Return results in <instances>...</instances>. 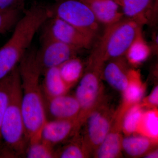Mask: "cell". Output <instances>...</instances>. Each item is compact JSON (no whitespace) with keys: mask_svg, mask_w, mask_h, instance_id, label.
I'll use <instances>...</instances> for the list:
<instances>
[{"mask_svg":"<svg viewBox=\"0 0 158 158\" xmlns=\"http://www.w3.org/2000/svg\"><path fill=\"white\" fill-rule=\"evenodd\" d=\"M108 61V64L103 69L102 77L111 86L123 92L128 84L130 69L127 68L124 56L113 58Z\"/></svg>","mask_w":158,"mask_h":158,"instance_id":"cell-13","label":"cell"},{"mask_svg":"<svg viewBox=\"0 0 158 158\" xmlns=\"http://www.w3.org/2000/svg\"><path fill=\"white\" fill-rule=\"evenodd\" d=\"M51 17L50 7L37 3L24 12L11 37L0 48V81L18 66L37 31Z\"/></svg>","mask_w":158,"mask_h":158,"instance_id":"cell-2","label":"cell"},{"mask_svg":"<svg viewBox=\"0 0 158 158\" xmlns=\"http://www.w3.org/2000/svg\"><path fill=\"white\" fill-rule=\"evenodd\" d=\"M123 116L117 115L116 124L112 127L110 132L95 152L98 158H116L121 156L122 138L120 131Z\"/></svg>","mask_w":158,"mask_h":158,"instance_id":"cell-14","label":"cell"},{"mask_svg":"<svg viewBox=\"0 0 158 158\" xmlns=\"http://www.w3.org/2000/svg\"><path fill=\"white\" fill-rule=\"evenodd\" d=\"M145 103L153 107H156L158 105V87L156 86L151 93L148 97Z\"/></svg>","mask_w":158,"mask_h":158,"instance_id":"cell-28","label":"cell"},{"mask_svg":"<svg viewBox=\"0 0 158 158\" xmlns=\"http://www.w3.org/2000/svg\"><path fill=\"white\" fill-rule=\"evenodd\" d=\"M151 52V48L144 40L142 33L136 37L125 56L132 65H138L147 59Z\"/></svg>","mask_w":158,"mask_h":158,"instance_id":"cell-20","label":"cell"},{"mask_svg":"<svg viewBox=\"0 0 158 158\" xmlns=\"http://www.w3.org/2000/svg\"><path fill=\"white\" fill-rule=\"evenodd\" d=\"M104 63L89 59L87 69L79 81L74 96L81 107L78 121L81 127L87 116L99 103Z\"/></svg>","mask_w":158,"mask_h":158,"instance_id":"cell-6","label":"cell"},{"mask_svg":"<svg viewBox=\"0 0 158 158\" xmlns=\"http://www.w3.org/2000/svg\"><path fill=\"white\" fill-rule=\"evenodd\" d=\"M59 68L62 80L69 89L79 82L84 74V64L77 56L69 59Z\"/></svg>","mask_w":158,"mask_h":158,"instance_id":"cell-19","label":"cell"},{"mask_svg":"<svg viewBox=\"0 0 158 158\" xmlns=\"http://www.w3.org/2000/svg\"><path fill=\"white\" fill-rule=\"evenodd\" d=\"M0 136L1 158L23 157L29 139L22 111L18 67L15 70L9 104L2 122Z\"/></svg>","mask_w":158,"mask_h":158,"instance_id":"cell-3","label":"cell"},{"mask_svg":"<svg viewBox=\"0 0 158 158\" xmlns=\"http://www.w3.org/2000/svg\"><path fill=\"white\" fill-rule=\"evenodd\" d=\"M44 101L46 115L47 113L52 119H77L78 121L81 107L74 95L65 94L44 99Z\"/></svg>","mask_w":158,"mask_h":158,"instance_id":"cell-11","label":"cell"},{"mask_svg":"<svg viewBox=\"0 0 158 158\" xmlns=\"http://www.w3.org/2000/svg\"><path fill=\"white\" fill-rule=\"evenodd\" d=\"M128 84L123 93L124 103L122 108L128 110L142 99L145 91V87L139 73L130 69L128 73Z\"/></svg>","mask_w":158,"mask_h":158,"instance_id":"cell-17","label":"cell"},{"mask_svg":"<svg viewBox=\"0 0 158 158\" xmlns=\"http://www.w3.org/2000/svg\"><path fill=\"white\" fill-rule=\"evenodd\" d=\"M142 25L126 18L112 25L106 27L93 46L90 56L105 63L113 58L124 56L139 34Z\"/></svg>","mask_w":158,"mask_h":158,"instance_id":"cell-4","label":"cell"},{"mask_svg":"<svg viewBox=\"0 0 158 158\" xmlns=\"http://www.w3.org/2000/svg\"><path fill=\"white\" fill-rule=\"evenodd\" d=\"M23 10L21 9L0 10V34L6 33L14 28L22 17Z\"/></svg>","mask_w":158,"mask_h":158,"instance_id":"cell-26","label":"cell"},{"mask_svg":"<svg viewBox=\"0 0 158 158\" xmlns=\"http://www.w3.org/2000/svg\"><path fill=\"white\" fill-rule=\"evenodd\" d=\"M23 157L55 158L56 150L54 147L40 138L36 141L29 142Z\"/></svg>","mask_w":158,"mask_h":158,"instance_id":"cell-23","label":"cell"},{"mask_svg":"<svg viewBox=\"0 0 158 158\" xmlns=\"http://www.w3.org/2000/svg\"><path fill=\"white\" fill-rule=\"evenodd\" d=\"M115 114L99 102L87 116L84 123H86L85 135L81 138L88 153L96 151L110 132Z\"/></svg>","mask_w":158,"mask_h":158,"instance_id":"cell-7","label":"cell"},{"mask_svg":"<svg viewBox=\"0 0 158 158\" xmlns=\"http://www.w3.org/2000/svg\"><path fill=\"white\" fill-rule=\"evenodd\" d=\"M154 141L142 135H128L122 139V148L128 155L141 156L147 154L151 149Z\"/></svg>","mask_w":158,"mask_h":158,"instance_id":"cell-18","label":"cell"},{"mask_svg":"<svg viewBox=\"0 0 158 158\" xmlns=\"http://www.w3.org/2000/svg\"><path fill=\"white\" fill-rule=\"evenodd\" d=\"M36 50H29L18 65L21 90V107L29 142L40 138L47 118L45 101L37 62Z\"/></svg>","mask_w":158,"mask_h":158,"instance_id":"cell-1","label":"cell"},{"mask_svg":"<svg viewBox=\"0 0 158 158\" xmlns=\"http://www.w3.org/2000/svg\"><path fill=\"white\" fill-rule=\"evenodd\" d=\"M46 31L54 38L77 49H89L94 42L73 26L60 19L52 16Z\"/></svg>","mask_w":158,"mask_h":158,"instance_id":"cell-9","label":"cell"},{"mask_svg":"<svg viewBox=\"0 0 158 158\" xmlns=\"http://www.w3.org/2000/svg\"><path fill=\"white\" fill-rule=\"evenodd\" d=\"M50 9L52 16L73 26L94 43L100 37V24L90 8L80 0H58Z\"/></svg>","mask_w":158,"mask_h":158,"instance_id":"cell-5","label":"cell"},{"mask_svg":"<svg viewBox=\"0 0 158 158\" xmlns=\"http://www.w3.org/2000/svg\"><path fill=\"white\" fill-rule=\"evenodd\" d=\"M137 132L156 141L158 136V117L156 110L144 113Z\"/></svg>","mask_w":158,"mask_h":158,"instance_id":"cell-22","label":"cell"},{"mask_svg":"<svg viewBox=\"0 0 158 158\" xmlns=\"http://www.w3.org/2000/svg\"><path fill=\"white\" fill-rule=\"evenodd\" d=\"M0 158H1V157H0Z\"/></svg>","mask_w":158,"mask_h":158,"instance_id":"cell-31","label":"cell"},{"mask_svg":"<svg viewBox=\"0 0 158 158\" xmlns=\"http://www.w3.org/2000/svg\"><path fill=\"white\" fill-rule=\"evenodd\" d=\"M142 107L140 105L132 106L125 113L122 121V129L127 135L137 132L143 116Z\"/></svg>","mask_w":158,"mask_h":158,"instance_id":"cell-24","label":"cell"},{"mask_svg":"<svg viewBox=\"0 0 158 158\" xmlns=\"http://www.w3.org/2000/svg\"><path fill=\"white\" fill-rule=\"evenodd\" d=\"M42 75H44V80L41 87L44 99L63 95L67 94L69 90L62 80L59 67L49 69Z\"/></svg>","mask_w":158,"mask_h":158,"instance_id":"cell-16","label":"cell"},{"mask_svg":"<svg viewBox=\"0 0 158 158\" xmlns=\"http://www.w3.org/2000/svg\"><path fill=\"white\" fill-rule=\"evenodd\" d=\"M88 155L79 132L63 147L56 150V158H84L87 157Z\"/></svg>","mask_w":158,"mask_h":158,"instance_id":"cell-21","label":"cell"},{"mask_svg":"<svg viewBox=\"0 0 158 158\" xmlns=\"http://www.w3.org/2000/svg\"><path fill=\"white\" fill-rule=\"evenodd\" d=\"M81 128L77 119H47L40 131V138L54 147L73 137Z\"/></svg>","mask_w":158,"mask_h":158,"instance_id":"cell-10","label":"cell"},{"mask_svg":"<svg viewBox=\"0 0 158 158\" xmlns=\"http://www.w3.org/2000/svg\"><path fill=\"white\" fill-rule=\"evenodd\" d=\"M145 158H156L158 157V152L157 150L152 151L148 152L145 154Z\"/></svg>","mask_w":158,"mask_h":158,"instance_id":"cell-29","label":"cell"},{"mask_svg":"<svg viewBox=\"0 0 158 158\" xmlns=\"http://www.w3.org/2000/svg\"><path fill=\"white\" fill-rule=\"evenodd\" d=\"M17 67L0 81V130L3 117L9 104L11 86Z\"/></svg>","mask_w":158,"mask_h":158,"instance_id":"cell-25","label":"cell"},{"mask_svg":"<svg viewBox=\"0 0 158 158\" xmlns=\"http://www.w3.org/2000/svg\"><path fill=\"white\" fill-rule=\"evenodd\" d=\"M90 8L98 23L105 27L124 18L119 5L114 0H80Z\"/></svg>","mask_w":158,"mask_h":158,"instance_id":"cell-12","label":"cell"},{"mask_svg":"<svg viewBox=\"0 0 158 158\" xmlns=\"http://www.w3.org/2000/svg\"><path fill=\"white\" fill-rule=\"evenodd\" d=\"M114 1L116 2L119 6H122V0H114Z\"/></svg>","mask_w":158,"mask_h":158,"instance_id":"cell-30","label":"cell"},{"mask_svg":"<svg viewBox=\"0 0 158 158\" xmlns=\"http://www.w3.org/2000/svg\"><path fill=\"white\" fill-rule=\"evenodd\" d=\"M157 5V0H122L123 13L141 24L148 22V14Z\"/></svg>","mask_w":158,"mask_h":158,"instance_id":"cell-15","label":"cell"},{"mask_svg":"<svg viewBox=\"0 0 158 158\" xmlns=\"http://www.w3.org/2000/svg\"><path fill=\"white\" fill-rule=\"evenodd\" d=\"M79 51L59 41L45 30L41 38L40 48L36 52L42 75L49 69L59 67L69 59L77 56Z\"/></svg>","mask_w":158,"mask_h":158,"instance_id":"cell-8","label":"cell"},{"mask_svg":"<svg viewBox=\"0 0 158 158\" xmlns=\"http://www.w3.org/2000/svg\"><path fill=\"white\" fill-rule=\"evenodd\" d=\"M26 0H0V10H23Z\"/></svg>","mask_w":158,"mask_h":158,"instance_id":"cell-27","label":"cell"}]
</instances>
